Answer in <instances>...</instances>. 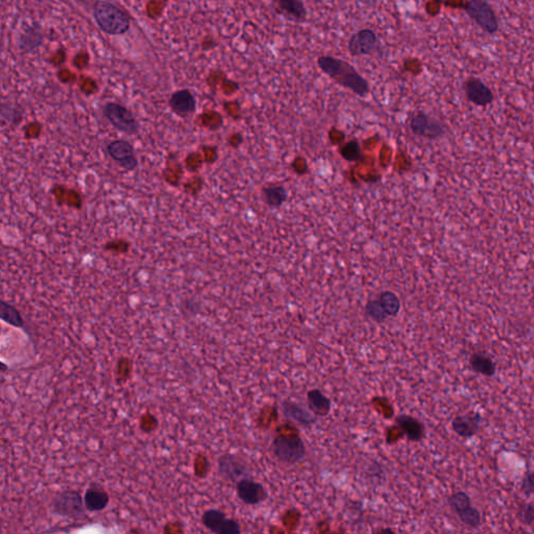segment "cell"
<instances>
[{"label":"cell","mask_w":534,"mask_h":534,"mask_svg":"<svg viewBox=\"0 0 534 534\" xmlns=\"http://www.w3.org/2000/svg\"><path fill=\"white\" fill-rule=\"evenodd\" d=\"M380 48L378 36L372 29L356 31L347 41V50L352 56H372Z\"/></svg>","instance_id":"8"},{"label":"cell","mask_w":534,"mask_h":534,"mask_svg":"<svg viewBox=\"0 0 534 534\" xmlns=\"http://www.w3.org/2000/svg\"><path fill=\"white\" fill-rule=\"evenodd\" d=\"M77 1H86V0H77Z\"/></svg>","instance_id":"31"},{"label":"cell","mask_w":534,"mask_h":534,"mask_svg":"<svg viewBox=\"0 0 534 534\" xmlns=\"http://www.w3.org/2000/svg\"><path fill=\"white\" fill-rule=\"evenodd\" d=\"M276 14L293 23H305L308 10L303 0H272Z\"/></svg>","instance_id":"14"},{"label":"cell","mask_w":534,"mask_h":534,"mask_svg":"<svg viewBox=\"0 0 534 534\" xmlns=\"http://www.w3.org/2000/svg\"><path fill=\"white\" fill-rule=\"evenodd\" d=\"M107 120L121 133L127 135H136L139 133L140 123L134 116L133 112L127 107L118 102H107L102 109Z\"/></svg>","instance_id":"5"},{"label":"cell","mask_w":534,"mask_h":534,"mask_svg":"<svg viewBox=\"0 0 534 534\" xmlns=\"http://www.w3.org/2000/svg\"><path fill=\"white\" fill-rule=\"evenodd\" d=\"M450 508L460 518V522L469 528L476 529L482 523L480 512L472 505L470 496L464 492H456L448 499Z\"/></svg>","instance_id":"6"},{"label":"cell","mask_w":534,"mask_h":534,"mask_svg":"<svg viewBox=\"0 0 534 534\" xmlns=\"http://www.w3.org/2000/svg\"><path fill=\"white\" fill-rule=\"evenodd\" d=\"M236 492L240 501L246 505H258L267 501L268 492L262 483L250 478H242L236 482Z\"/></svg>","instance_id":"12"},{"label":"cell","mask_w":534,"mask_h":534,"mask_svg":"<svg viewBox=\"0 0 534 534\" xmlns=\"http://www.w3.org/2000/svg\"><path fill=\"white\" fill-rule=\"evenodd\" d=\"M521 491L526 496L534 495V471L525 473L521 483Z\"/></svg>","instance_id":"30"},{"label":"cell","mask_w":534,"mask_h":534,"mask_svg":"<svg viewBox=\"0 0 534 534\" xmlns=\"http://www.w3.org/2000/svg\"><path fill=\"white\" fill-rule=\"evenodd\" d=\"M317 66L327 77L356 95L366 97L370 93L368 79L347 61L332 56H320L317 58Z\"/></svg>","instance_id":"1"},{"label":"cell","mask_w":534,"mask_h":534,"mask_svg":"<svg viewBox=\"0 0 534 534\" xmlns=\"http://www.w3.org/2000/svg\"><path fill=\"white\" fill-rule=\"evenodd\" d=\"M109 502H110V496L100 485L93 483L86 489L85 495H84V503H85V508L88 512H102V510H106L107 506L109 505Z\"/></svg>","instance_id":"20"},{"label":"cell","mask_w":534,"mask_h":534,"mask_svg":"<svg viewBox=\"0 0 534 534\" xmlns=\"http://www.w3.org/2000/svg\"><path fill=\"white\" fill-rule=\"evenodd\" d=\"M366 313L368 317L372 318L374 322H378V324H382L388 318V315H387L386 312L384 311L382 306H381L379 299H372V301L366 304Z\"/></svg>","instance_id":"27"},{"label":"cell","mask_w":534,"mask_h":534,"mask_svg":"<svg viewBox=\"0 0 534 534\" xmlns=\"http://www.w3.org/2000/svg\"><path fill=\"white\" fill-rule=\"evenodd\" d=\"M464 10L483 31L489 33H497L499 20L489 2L485 0H469L464 4Z\"/></svg>","instance_id":"7"},{"label":"cell","mask_w":534,"mask_h":534,"mask_svg":"<svg viewBox=\"0 0 534 534\" xmlns=\"http://www.w3.org/2000/svg\"><path fill=\"white\" fill-rule=\"evenodd\" d=\"M0 317L6 324H10L15 328H23L24 327V320H23L20 312L8 301H1L0 303Z\"/></svg>","instance_id":"24"},{"label":"cell","mask_w":534,"mask_h":534,"mask_svg":"<svg viewBox=\"0 0 534 534\" xmlns=\"http://www.w3.org/2000/svg\"><path fill=\"white\" fill-rule=\"evenodd\" d=\"M109 156L117 163L121 168L127 171H133L137 168L138 160L134 146L127 140H114L107 146Z\"/></svg>","instance_id":"11"},{"label":"cell","mask_w":534,"mask_h":534,"mask_svg":"<svg viewBox=\"0 0 534 534\" xmlns=\"http://www.w3.org/2000/svg\"><path fill=\"white\" fill-rule=\"evenodd\" d=\"M169 108L181 118H188L196 113V100L190 90H178L169 98Z\"/></svg>","instance_id":"15"},{"label":"cell","mask_w":534,"mask_h":534,"mask_svg":"<svg viewBox=\"0 0 534 534\" xmlns=\"http://www.w3.org/2000/svg\"><path fill=\"white\" fill-rule=\"evenodd\" d=\"M410 129L418 137L429 140H437L445 135L446 129L443 123L424 112H418L410 120Z\"/></svg>","instance_id":"9"},{"label":"cell","mask_w":534,"mask_h":534,"mask_svg":"<svg viewBox=\"0 0 534 534\" xmlns=\"http://www.w3.org/2000/svg\"><path fill=\"white\" fill-rule=\"evenodd\" d=\"M518 518L519 520L521 521V523H523L524 525H527V526H531V525H533L534 504L526 503L523 504L522 506H520V508H519L518 510Z\"/></svg>","instance_id":"29"},{"label":"cell","mask_w":534,"mask_h":534,"mask_svg":"<svg viewBox=\"0 0 534 534\" xmlns=\"http://www.w3.org/2000/svg\"><path fill=\"white\" fill-rule=\"evenodd\" d=\"M340 154L345 160L356 161L361 157V150L357 141H350L340 148Z\"/></svg>","instance_id":"28"},{"label":"cell","mask_w":534,"mask_h":534,"mask_svg":"<svg viewBox=\"0 0 534 534\" xmlns=\"http://www.w3.org/2000/svg\"><path fill=\"white\" fill-rule=\"evenodd\" d=\"M464 93L469 102L477 107H487L494 102L495 95L489 86L480 79L470 77L464 84Z\"/></svg>","instance_id":"13"},{"label":"cell","mask_w":534,"mask_h":534,"mask_svg":"<svg viewBox=\"0 0 534 534\" xmlns=\"http://www.w3.org/2000/svg\"><path fill=\"white\" fill-rule=\"evenodd\" d=\"M43 41L41 29L39 25H31L26 27L19 37V47L22 52H31L36 48L40 47Z\"/></svg>","instance_id":"23"},{"label":"cell","mask_w":534,"mask_h":534,"mask_svg":"<svg viewBox=\"0 0 534 534\" xmlns=\"http://www.w3.org/2000/svg\"><path fill=\"white\" fill-rule=\"evenodd\" d=\"M219 474L226 480L237 482L238 478L248 474V469L239 457L228 453L219 457Z\"/></svg>","instance_id":"17"},{"label":"cell","mask_w":534,"mask_h":534,"mask_svg":"<svg viewBox=\"0 0 534 534\" xmlns=\"http://www.w3.org/2000/svg\"><path fill=\"white\" fill-rule=\"evenodd\" d=\"M281 408H282L285 418L299 425V426L309 428L317 422L318 416H316L313 412L305 409L303 406L290 401V400L283 401L281 404Z\"/></svg>","instance_id":"16"},{"label":"cell","mask_w":534,"mask_h":534,"mask_svg":"<svg viewBox=\"0 0 534 534\" xmlns=\"http://www.w3.org/2000/svg\"><path fill=\"white\" fill-rule=\"evenodd\" d=\"M470 366L473 372L485 377L495 376L497 372V366L493 358L487 354L478 353V352L471 355Z\"/></svg>","instance_id":"22"},{"label":"cell","mask_w":534,"mask_h":534,"mask_svg":"<svg viewBox=\"0 0 534 534\" xmlns=\"http://www.w3.org/2000/svg\"><path fill=\"white\" fill-rule=\"evenodd\" d=\"M265 200L268 206L278 208L283 203L286 202L288 192L283 186H270L263 189Z\"/></svg>","instance_id":"26"},{"label":"cell","mask_w":534,"mask_h":534,"mask_svg":"<svg viewBox=\"0 0 534 534\" xmlns=\"http://www.w3.org/2000/svg\"><path fill=\"white\" fill-rule=\"evenodd\" d=\"M395 424L401 428L408 441L418 443L426 437V428L424 424L414 416L400 414L395 418Z\"/></svg>","instance_id":"19"},{"label":"cell","mask_w":534,"mask_h":534,"mask_svg":"<svg viewBox=\"0 0 534 534\" xmlns=\"http://www.w3.org/2000/svg\"><path fill=\"white\" fill-rule=\"evenodd\" d=\"M482 416L476 414H462L452 420L451 426L454 432L462 439H471L480 430Z\"/></svg>","instance_id":"18"},{"label":"cell","mask_w":534,"mask_h":534,"mask_svg":"<svg viewBox=\"0 0 534 534\" xmlns=\"http://www.w3.org/2000/svg\"><path fill=\"white\" fill-rule=\"evenodd\" d=\"M202 523L211 533L217 534H240L242 527L237 521L228 519L225 512L219 510H209L204 512Z\"/></svg>","instance_id":"10"},{"label":"cell","mask_w":534,"mask_h":534,"mask_svg":"<svg viewBox=\"0 0 534 534\" xmlns=\"http://www.w3.org/2000/svg\"><path fill=\"white\" fill-rule=\"evenodd\" d=\"M308 408L318 418L328 416L332 407L331 400L320 389H311L307 393Z\"/></svg>","instance_id":"21"},{"label":"cell","mask_w":534,"mask_h":534,"mask_svg":"<svg viewBox=\"0 0 534 534\" xmlns=\"http://www.w3.org/2000/svg\"><path fill=\"white\" fill-rule=\"evenodd\" d=\"M379 301L388 317H395L401 310V301L393 291L385 290L379 295Z\"/></svg>","instance_id":"25"},{"label":"cell","mask_w":534,"mask_h":534,"mask_svg":"<svg viewBox=\"0 0 534 534\" xmlns=\"http://www.w3.org/2000/svg\"><path fill=\"white\" fill-rule=\"evenodd\" d=\"M272 455L286 466H295L304 460L306 446L299 435H278L270 446Z\"/></svg>","instance_id":"3"},{"label":"cell","mask_w":534,"mask_h":534,"mask_svg":"<svg viewBox=\"0 0 534 534\" xmlns=\"http://www.w3.org/2000/svg\"><path fill=\"white\" fill-rule=\"evenodd\" d=\"M93 17L98 27L110 36H123L131 29L129 15L119 6L104 0L94 4Z\"/></svg>","instance_id":"2"},{"label":"cell","mask_w":534,"mask_h":534,"mask_svg":"<svg viewBox=\"0 0 534 534\" xmlns=\"http://www.w3.org/2000/svg\"><path fill=\"white\" fill-rule=\"evenodd\" d=\"M52 512L56 516L68 519H81L86 516L85 503L81 494L74 489L60 492L52 498Z\"/></svg>","instance_id":"4"}]
</instances>
